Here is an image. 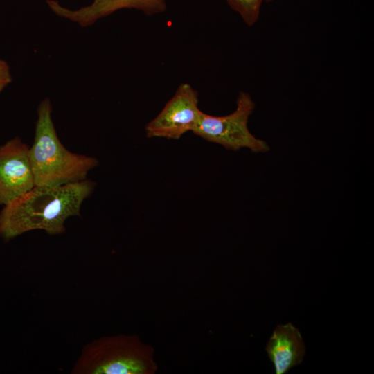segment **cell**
Here are the masks:
<instances>
[{
  "label": "cell",
  "mask_w": 374,
  "mask_h": 374,
  "mask_svg": "<svg viewBox=\"0 0 374 374\" xmlns=\"http://www.w3.org/2000/svg\"><path fill=\"white\" fill-rule=\"evenodd\" d=\"M29 147L15 138L0 146V205H7L35 187Z\"/></svg>",
  "instance_id": "8992f818"
},
{
  "label": "cell",
  "mask_w": 374,
  "mask_h": 374,
  "mask_svg": "<svg viewBox=\"0 0 374 374\" xmlns=\"http://www.w3.org/2000/svg\"><path fill=\"white\" fill-rule=\"evenodd\" d=\"M273 0H264L265 2L266 3H269V2H271Z\"/></svg>",
  "instance_id": "8fae6325"
},
{
  "label": "cell",
  "mask_w": 374,
  "mask_h": 374,
  "mask_svg": "<svg viewBox=\"0 0 374 374\" xmlns=\"http://www.w3.org/2000/svg\"><path fill=\"white\" fill-rule=\"evenodd\" d=\"M255 107L250 94L240 91L234 112L222 116L202 112L193 132L226 149L238 150L247 148L256 153L266 152L269 150L267 143L254 136L248 128L249 118Z\"/></svg>",
  "instance_id": "277c9868"
},
{
  "label": "cell",
  "mask_w": 374,
  "mask_h": 374,
  "mask_svg": "<svg viewBox=\"0 0 374 374\" xmlns=\"http://www.w3.org/2000/svg\"><path fill=\"white\" fill-rule=\"evenodd\" d=\"M154 350L135 335L105 336L85 344L73 374H154Z\"/></svg>",
  "instance_id": "3957f363"
},
{
  "label": "cell",
  "mask_w": 374,
  "mask_h": 374,
  "mask_svg": "<svg viewBox=\"0 0 374 374\" xmlns=\"http://www.w3.org/2000/svg\"><path fill=\"white\" fill-rule=\"evenodd\" d=\"M276 374H284L303 359L305 347L299 330L291 323L278 324L265 347Z\"/></svg>",
  "instance_id": "ba28073f"
},
{
  "label": "cell",
  "mask_w": 374,
  "mask_h": 374,
  "mask_svg": "<svg viewBox=\"0 0 374 374\" xmlns=\"http://www.w3.org/2000/svg\"><path fill=\"white\" fill-rule=\"evenodd\" d=\"M232 10L238 12L244 23L251 26L259 19L264 0H224Z\"/></svg>",
  "instance_id": "9c48e42d"
},
{
  "label": "cell",
  "mask_w": 374,
  "mask_h": 374,
  "mask_svg": "<svg viewBox=\"0 0 374 374\" xmlns=\"http://www.w3.org/2000/svg\"><path fill=\"white\" fill-rule=\"evenodd\" d=\"M46 3L55 15L82 27L91 26L99 19L121 9H136L146 15L160 14L167 9L166 0H93L91 4L76 10L64 7L55 0H46Z\"/></svg>",
  "instance_id": "52a82bcc"
},
{
  "label": "cell",
  "mask_w": 374,
  "mask_h": 374,
  "mask_svg": "<svg viewBox=\"0 0 374 374\" xmlns=\"http://www.w3.org/2000/svg\"><path fill=\"white\" fill-rule=\"evenodd\" d=\"M48 98L37 107L35 138L29 157L37 186H60L86 179L88 172L96 167L98 160L69 151L60 141L51 117Z\"/></svg>",
  "instance_id": "7a4b0ae2"
},
{
  "label": "cell",
  "mask_w": 374,
  "mask_h": 374,
  "mask_svg": "<svg viewBox=\"0 0 374 374\" xmlns=\"http://www.w3.org/2000/svg\"><path fill=\"white\" fill-rule=\"evenodd\" d=\"M198 93L189 84H181L161 112L145 127L147 136L178 139L193 132L202 112Z\"/></svg>",
  "instance_id": "5b68a950"
},
{
  "label": "cell",
  "mask_w": 374,
  "mask_h": 374,
  "mask_svg": "<svg viewBox=\"0 0 374 374\" xmlns=\"http://www.w3.org/2000/svg\"><path fill=\"white\" fill-rule=\"evenodd\" d=\"M12 80L8 64L0 59V93L12 82Z\"/></svg>",
  "instance_id": "30bf717a"
},
{
  "label": "cell",
  "mask_w": 374,
  "mask_h": 374,
  "mask_svg": "<svg viewBox=\"0 0 374 374\" xmlns=\"http://www.w3.org/2000/svg\"><path fill=\"white\" fill-rule=\"evenodd\" d=\"M94 184L83 180L60 186H35L4 206L0 213V236L9 240L28 231L43 230L50 235L65 231L71 216H80L84 200Z\"/></svg>",
  "instance_id": "6da1fadb"
}]
</instances>
